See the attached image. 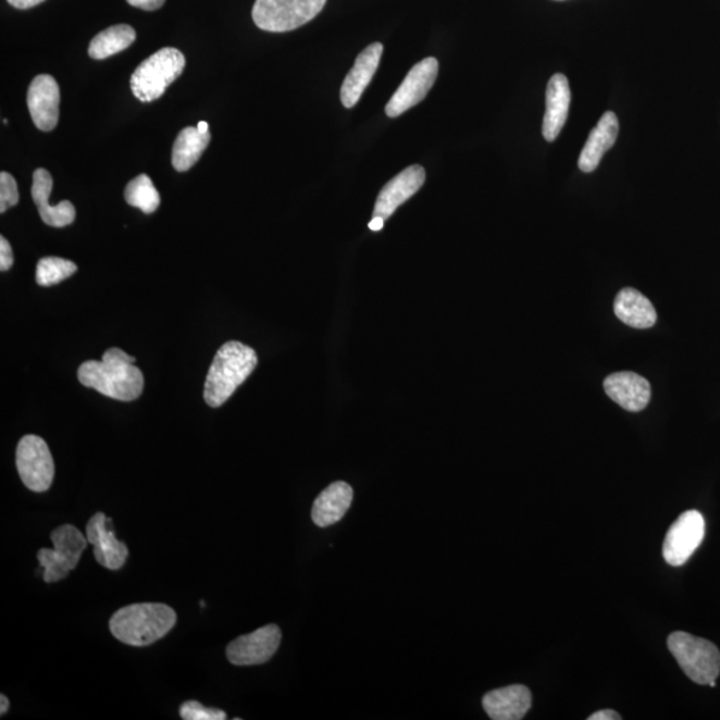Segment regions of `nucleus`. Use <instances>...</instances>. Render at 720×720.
Wrapping results in <instances>:
<instances>
[{
    "label": "nucleus",
    "mask_w": 720,
    "mask_h": 720,
    "mask_svg": "<svg viewBox=\"0 0 720 720\" xmlns=\"http://www.w3.org/2000/svg\"><path fill=\"white\" fill-rule=\"evenodd\" d=\"M571 102L569 79L563 74H555L547 85L546 114L543 117V137L547 141L558 138L568 122Z\"/></svg>",
    "instance_id": "a211bd4d"
},
{
    "label": "nucleus",
    "mask_w": 720,
    "mask_h": 720,
    "mask_svg": "<svg viewBox=\"0 0 720 720\" xmlns=\"http://www.w3.org/2000/svg\"><path fill=\"white\" fill-rule=\"evenodd\" d=\"M706 523L699 511L688 510L667 531L663 558L670 566H683L705 539Z\"/></svg>",
    "instance_id": "1a4fd4ad"
},
{
    "label": "nucleus",
    "mask_w": 720,
    "mask_h": 720,
    "mask_svg": "<svg viewBox=\"0 0 720 720\" xmlns=\"http://www.w3.org/2000/svg\"><path fill=\"white\" fill-rule=\"evenodd\" d=\"M52 185H54V182H52L49 171L45 169L35 171L32 195L35 204H37L39 215L51 227L61 228L70 226L76 216L74 204L70 200H63V202L57 206H51L49 200Z\"/></svg>",
    "instance_id": "6ab92c4d"
},
{
    "label": "nucleus",
    "mask_w": 720,
    "mask_h": 720,
    "mask_svg": "<svg viewBox=\"0 0 720 720\" xmlns=\"http://www.w3.org/2000/svg\"><path fill=\"white\" fill-rule=\"evenodd\" d=\"M186 58L174 47H164L141 62L132 76V90L140 102L161 98L185 70Z\"/></svg>",
    "instance_id": "39448f33"
},
{
    "label": "nucleus",
    "mask_w": 720,
    "mask_h": 720,
    "mask_svg": "<svg viewBox=\"0 0 720 720\" xmlns=\"http://www.w3.org/2000/svg\"><path fill=\"white\" fill-rule=\"evenodd\" d=\"M667 646L684 674L696 684L708 686L720 672V651L712 642L683 631H675Z\"/></svg>",
    "instance_id": "20e7f679"
},
{
    "label": "nucleus",
    "mask_w": 720,
    "mask_h": 720,
    "mask_svg": "<svg viewBox=\"0 0 720 720\" xmlns=\"http://www.w3.org/2000/svg\"><path fill=\"white\" fill-rule=\"evenodd\" d=\"M0 704H2V706H0V713L4 716V713L9 711V699L5 698V695L0 696Z\"/></svg>",
    "instance_id": "72a5a7b5"
},
{
    "label": "nucleus",
    "mask_w": 720,
    "mask_h": 720,
    "mask_svg": "<svg viewBox=\"0 0 720 720\" xmlns=\"http://www.w3.org/2000/svg\"><path fill=\"white\" fill-rule=\"evenodd\" d=\"M20 202V191H17L16 181L9 173L0 174V212L4 214L11 208Z\"/></svg>",
    "instance_id": "cd10ccee"
},
{
    "label": "nucleus",
    "mask_w": 720,
    "mask_h": 720,
    "mask_svg": "<svg viewBox=\"0 0 720 720\" xmlns=\"http://www.w3.org/2000/svg\"><path fill=\"white\" fill-rule=\"evenodd\" d=\"M176 613L162 604H138L123 607L110 619L111 634L134 647L152 645L173 630Z\"/></svg>",
    "instance_id": "7ed1b4c3"
},
{
    "label": "nucleus",
    "mask_w": 720,
    "mask_h": 720,
    "mask_svg": "<svg viewBox=\"0 0 720 720\" xmlns=\"http://www.w3.org/2000/svg\"><path fill=\"white\" fill-rule=\"evenodd\" d=\"M326 2L327 0H257L252 9V20L264 32H293L321 14Z\"/></svg>",
    "instance_id": "423d86ee"
},
{
    "label": "nucleus",
    "mask_w": 720,
    "mask_h": 720,
    "mask_svg": "<svg viewBox=\"0 0 720 720\" xmlns=\"http://www.w3.org/2000/svg\"><path fill=\"white\" fill-rule=\"evenodd\" d=\"M78 377L82 385L122 402L138 399L145 387V377L135 365V358L116 347L109 348L102 360L80 364Z\"/></svg>",
    "instance_id": "f257e3e1"
},
{
    "label": "nucleus",
    "mask_w": 720,
    "mask_h": 720,
    "mask_svg": "<svg viewBox=\"0 0 720 720\" xmlns=\"http://www.w3.org/2000/svg\"><path fill=\"white\" fill-rule=\"evenodd\" d=\"M14 253L4 236H0V270L8 271L13 268Z\"/></svg>",
    "instance_id": "c85d7f7f"
},
{
    "label": "nucleus",
    "mask_w": 720,
    "mask_h": 720,
    "mask_svg": "<svg viewBox=\"0 0 720 720\" xmlns=\"http://www.w3.org/2000/svg\"><path fill=\"white\" fill-rule=\"evenodd\" d=\"M439 63L435 58L423 59L415 64L407 74L404 84L395 91L386 105V114L389 117H398L404 112L414 108L426 98L431 87L438 78Z\"/></svg>",
    "instance_id": "9d476101"
},
{
    "label": "nucleus",
    "mask_w": 720,
    "mask_h": 720,
    "mask_svg": "<svg viewBox=\"0 0 720 720\" xmlns=\"http://www.w3.org/2000/svg\"><path fill=\"white\" fill-rule=\"evenodd\" d=\"M51 541L54 548H42L37 555L46 583L64 580L78 566L88 542L87 536L71 524L52 531Z\"/></svg>",
    "instance_id": "0eeeda50"
},
{
    "label": "nucleus",
    "mask_w": 720,
    "mask_h": 720,
    "mask_svg": "<svg viewBox=\"0 0 720 720\" xmlns=\"http://www.w3.org/2000/svg\"><path fill=\"white\" fill-rule=\"evenodd\" d=\"M166 0H127L128 4L146 11H156L162 8Z\"/></svg>",
    "instance_id": "c756f323"
},
{
    "label": "nucleus",
    "mask_w": 720,
    "mask_h": 720,
    "mask_svg": "<svg viewBox=\"0 0 720 720\" xmlns=\"http://www.w3.org/2000/svg\"><path fill=\"white\" fill-rule=\"evenodd\" d=\"M613 311L618 319L630 327L650 328L657 322V311L653 303L635 288H623L617 295Z\"/></svg>",
    "instance_id": "4be33fe9"
},
{
    "label": "nucleus",
    "mask_w": 720,
    "mask_h": 720,
    "mask_svg": "<svg viewBox=\"0 0 720 720\" xmlns=\"http://www.w3.org/2000/svg\"><path fill=\"white\" fill-rule=\"evenodd\" d=\"M16 468L22 482L32 492H47L54 481V459L40 436H23L16 448Z\"/></svg>",
    "instance_id": "6e6552de"
},
{
    "label": "nucleus",
    "mask_w": 720,
    "mask_h": 720,
    "mask_svg": "<svg viewBox=\"0 0 720 720\" xmlns=\"http://www.w3.org/2000/svg\"><path fill=\"white\" fill-rule=\"evenodd\" d=\"M197 127H198L199 132H202V133H209L210 132L208 122H204V121L199 122Z\"/></svg>",
    "instance_id": "f704fd0d"
},
{
    "label": "nucleus",
    "mask_w": 720,
    "mask_h": 720,
    "mask_svg": "<svg viewBox=\"0 0 720 720\" xmlns=\"http://www.w3.org/2000/svg\"><path fill=\"white\" fill-rule=\"evenodd\" d=\"M281 641V629L276 624L264 625V628L236 637L229 643L227 659L235 666H256L269 662L280 648Z\"/></svg>",
    "instance_id": "9b49d317"
},
{
    "label": "nucleus",
    "mask_w": 720,
    "mask_h": 720,
    "mask_svg": "<svg viewBox=\"0 0 720 720\" xmlns=\"http://www.w3.org/2000/svg\"><path fill=\"white\" fill-rule=\"evenodd\" d=\"M111 519L103 512H97L87 523L86 536L94 546L97 562L109 570H120L126 563L128 548L125 543L115 538L114 531L110 530Z\"/></svg>",
    "instance_id": "ddd939ff"
},
{
    "label": "nucleus",
    "mask_w": 720,
    "mask_h": 720,
    "mask_svg": "<svg viewBox=\"0 0 720 720\" xmlns=\"http://www.w3.org/2000/svg\"><path fill=\"white\" fill-rule=\"evenodd\" d=\"M622 717L619 716L617 711L613 710H600L593 713L588 717V720H621Z\"/></svg>",
    "instance_id": "7c9ffc66"
},
{
    "label": "nucleus",
    "mask_w": 720,
    "mask_h": 720,
    "mask_svg": "<svg viewBox=\"0 0 720 720\" xmlns=\"http://www.w3.org/2000/svg\"><path fill=\"white\" fill-rule=\"evenodd\" d=\"M619 134V122L612 111L605 112L598 125L589 134L581 152L578 166L583 173H593L598 169L601 158L616 145Z\"/></svg>",
    "instance_id": "aec40b11"
},
{
    "label": "nucleus",
    "mask_w": 720,
    "mask_h": 720,
    "mask_svg": "<svg viewBox=\"0 0 720 720\" xmlns=\"http://www.w3.org/2000/svg\"><path fill=\"white\" fill-rule=\"evenodd\" d=\"M135 39H137V33L132 26H111L91 40L90 47H88V55L97 59V61H102V59L125 51L135 42Z\"/></svg>",
    "instance_id": "b1692460"
},
{
    "label": "nucleus",
    "mask_w": 720,
    "mask_h": 720,
    "mask_svg": "<svg viewBox=\"0 0 720 720\" xmlns=\"http://www.w3.org/2000/svg\"><path fill=\"white\" fill-rule=\"evenodd\" d=\"M352 487L346 482H335L315 499L312 506V521L319 527L332 526L346 516L352 504Z\"/></svg>",
    "instance_id": "412c9836"
},
{
    "label": "nucleus",
    "mask_w": 720,
    "mask_h": 720,
    "mask_svg": "<svg viewBox=\"0 0 720 720\" xmlns=\"http://www.w3.org/2000/svg\"><path fill=\"white\" fill-rule=\"evenodd\" d=\"M424 182H426V171L422 166L414 164V166L407 167L382 188V191L377 195L374 216H381L385 221L388 220L399 206H402L421 190Z\"/></svg>",
    "instance_id": "4468645a"
},
{
    "label": "nucleus",
    "mask_w": 720,
    "mask_h": 720,
    "mask_svg": "<svg viewBox=\"0 0 720 720\" xmlns=\"http://www.w3.org/2000/svg\"><path fill=\"white\" fill-rule=\"evenodd\" d=\"M604 386L613 402L630 412L645 410L651 399L650 382L630 371L607 376Z\"/></svg>",
    "instance_id": "2eb2a0df"
},
{
    "label": "nucleus",
    "mask_w": 720,
    "mask_h": 720,
    "mask_svg": "<svg viewBox=\"0 0 720 720\" xmlns=\"http://www.w3.org/2000/svg\"><path fill=\"white\" fill-rule=\"evenodd\" d=\"M8 2L16 9L26 10L44 3L45 0H8Z\"/></svg>",
    "instance_id": "2f4dec72"
},
{
    "label": "nucleus",
    "mask_w": 720,
    "mask_h": 720,
    "mask_svg": "<svg viewBox=\"0 0 720 720\" xmlns=\"http://www.w3.org/2000/svg\"><path fill=\"white\" fill-rule=\"evenodd\" d=\"M78 271V265L67 259L47 257L37 264V283L39 286H54L67 280Z\"/></svg>",
    "instance_id": "a878e982"
},
{
    "label": "nucleus",
    "mask_w": 720,
    "mask_h": 720,
    "mask_svg": "<svg viewBox=\"0 0 720 720\" xmlns=\"http://www.w3.org/2000/svg\"><path fill=\"white\" fill-rule=\"evenodd\" d=\"M211 140L209 133L199 132L198 127L183 128L173 149V166L179 173L190 170L208 149Z\"/></svg>",
    "instance_id": "5701e85b"
},
{
    "label": "nucleus",
    "mask_w": 720,
    "mask_h": 720,
    "mask_svg": "<svg viewBox=\"0 0 720 720\" xmlns=\"http://www.w3.org/2000/svg\"><path fill=\"white\" fill-rule=\"evenodd\" d=\"M181 717L185 720H224L226 712L218 708L204 707L199 702L188 700L181 706Z\"/></svg>",
    "instance_id": "bb28decb"
},
{
    "label": "nucleus",
    "mask_w": 720,
    "mask_h": 720,
    "mask_svg": "<svg viewBox=\"0 0 720 720\" xmlns=\"http://www.w3.org/2000/svg\"><path fill=\"white\" fill-rule=\"evenodd\" d=\"M533 704L531 692L523 684L494 690L483 696L482 705L494 720H521Z\"/></svg>",
    "instance_id": "f3484780"
},
{
    "label": "nucleus",
    "mask_w": 720,
    "mask_h": 720,
    "mask_svg": "<svg viewBox=\"0 0 720 720\" xmlns=\"http://www.w3.org/2000/svg\"><path fill=\"white\" fill-rule=\"evenodd\" d=\"M382 54L383 46L373 44L358 55L356 64L340 88V100L346 109H352L362 98L365 88L371 84L380 67Z\"/></svg>",
    "instance_id": "dca6fc26"
},
{
    "label": "nucleus",
    "mask_w": 720,
    "mask_h": 720,
    "mask_svg": "<svg viewBox=\"0 0 720 720\" xmlns=\"http://www.w3.org/2000/svg\"><path fill=\"white\" fill-rule=\"evenodd\" d=\"M125 199L129 206L144 211L145 214H152L161 204V195L153 186L150 176L146 174H141L128 183Z\"/></svg>",
    "instance_id": "393cba45"
},
{
    "label": "nucleus",
    "mask_w": 720,
    "mask_h": 720,
    "mask_svg": "<svg viewBox=\"0 0 720 720\" xmlns=\"http://www.w3.org/2000/svg\"><path fill=\"white\" fill-rule=\"evenodd\" d=\"M258 364L251 347L232 340L218 350L204 383V400L211 407L226 404Z\"/></svg>",
    "instance_id": "f03ea898"
},
{
    "label": "nucleus",
    "mask_w": 720,
    "mask_h": 720,
    "mask_svg": "<svg viewBox=\"0 0 720 720\" xmlns=\"http://www.w3.org/2000/svg\"><path fill=\"white\" fill-rule=\"evenodd\" d=\"M385 226V220L381 216H374L373 221L369 223V228L371 232H381V229Z\"/></svg>",
    "instance_id": "473e14b6"
},
{
    "label": "nucleus",
    "mask_w": 720,
    "mask_h": 720,
    "mask_svg": "<svg viewBox=\"0 0 720 720\" xmlns=\"http://www.w3.org/2000/svg\"><path fill=\"white\" fill-rule=\"evenodd\" d=\"M61 91L51 75H38L29 85L27 105L34 125L40 132H52L58 125Z\"/></svg>",
    "instance_id": "f8f14e48"
}]
</instances>
